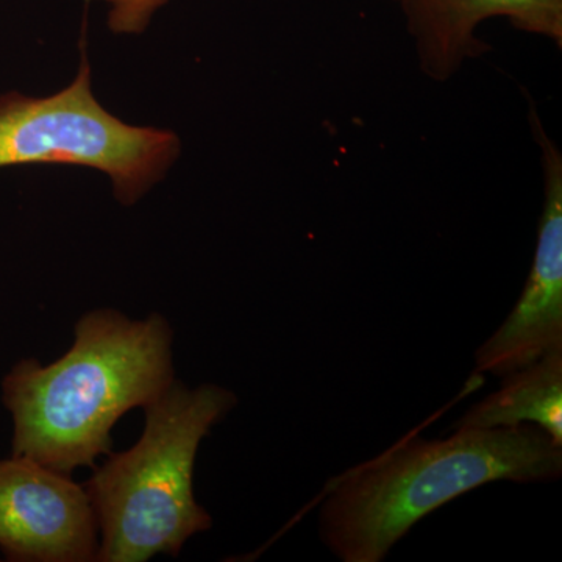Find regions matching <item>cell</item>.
<instances>
[{"mask_svg":"<svg viewBox=\"0 0 562 562\" xmlns=\"http://www.w3.org/2000/svg\"><path fill=\"white\" fill-rule=\"evenodd\" d=\"M173 331L161 314L132 319L113 308L85 313L57 361L22 358L2 380L13 420L11 454L52 471L95 468L113 449L114 425L176 382Z\"/></svg>","mask_w":562,"mask_h":562,"instance_id":"cell-1","label":"cell"},{"mask_svg":"<svg viewBox=\"0 0 562 562\" xmlns=\"http://www.w3.org/2000/svg\"><path fill=\"white\" fill-rule=\"evenodd\" d=\"M561 475L562 446L538 425L454 428L431 441L417 436L327 483L321 539L339 561L382 562L414 525L469 491Z\"/></svg>","mask_w":562,"mask_h":562,"instance_id":"cell-2","label":"cell"},{"mask_svg":"<svg viewBox=\"0 0 562 562\" xmlns=\"http://www.w3.org/2000/svg\"><path fill=\"white\" fill-rule=\"evenodd\" d=\"M236 403L235 392L220 384L191 390L176 379L144 406L138 442L110 453L83 484L98 516V562L177 558L192 536L211 530L213 517L195 501V458L211 428Z\"/></svg>","mask_w":562,"mask_h":562,"instance_id":"cell-3","label":"cell"},{"mask_svg":"<svg viewBox=\"0 0 562 562\" xmlns=\"http://www.w3.org/2000/svg\"><path fill=\"white\" fill-rule=\"evenodd\" d=\"M179 151L172 132L125 124L95 101L85 50L76 80L58 94L0 98V168L60 162L98 169L109 173L122 205L138 202Z\"/></svg>","mask_w":562,"mask_h":562,"instance_id":"cell-4","label":"cell"},{"mask_svg":"<svg viewBox=\"0 0 562 562\" xmlns=\"http://www.w3.org/2000/svg\"><path fill=\"white\" fill-rule=\"evenodd\" d=\"M101 535L83 484L31 458L0 460V550L13 562H95Z\"/></svg>","mask_w":562,"mask_h":562,"instance_id":"cell-5","label":"cell"},{"mask_svg":"<svg viewBox=\"0 0 562 562\" xmlns=\"http://www.w3.org/2000/svg\"><path fill=\"white\" fill-rule=\"evenodd\" d=\"M546 201L538 247L522 295L475 353V375L503 376L562 349V160L541 125Z\"/></svg>","mask_w":562,"mask_h":562,"instance_id":"cell-6","label":"cell"},{"mask_svg":"<svg viewBox=\"0 0 562 562\" xmlns=\"http://www.w3.org/2000/svg\"><path fill=\"white\" fill-rule=\"evenodd\" d=\"M409 27L419 41L422 61L432 76L446 77L472 47L476 24L508 16L520 31L562 41V0H405Z\"/></svg>","mask_w":562,"mask_h":562,"instance_id":"cell-7","label":"cell"},{"mask_svg":"<svg viewBox=\"0 0 562 562\" xmlns=\"http://www.w3.org/2000/svg\"><path fill=\"white\" fill-rule=\"evenodd\" d=\"M502 379L501 387L462 414L453 430L532 424L562 446V349Z\"/></svg>","mask_w":562,"mask_h":562,"instance_id":"cell-8","label":"cell"},{"mask_svg":"<svg viewBox=\"0 0 562 562\" xmlns=\"http://www.w3.org/2000/svg\"><path fill=\"white\" fill-rule=\"evenodd\" d=\"M110 5L109 24L114 33H140L155 11L168 0H102Z\"/></svg>","mask_w":562,"mask_h":562,"instance_id":"cell-9","label":"cell"}]
</instances>
